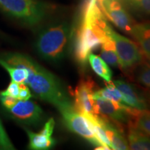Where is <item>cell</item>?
<instances>
[{
	"mask_svg": "<svg viewBox=\"0 0 150 150\" xmlns=\"http://www.w3.org/2000/svg\"><path fill=\"white\" fill-rule=\"evenodd\" d=\"M93 93V84L91 80L81 81L74 91L75 109L83 114H97Z\"/></svg>",
	"mask_w": 150,
	"mask_h": 150,
	"instance_id": "cell-9",
	"label": "cell"
},
{
	"mask_svg": "<svg viewBox=\"0 0 150 150\" xmlns=\"http://www.w3.org/2000/svg\"><path fill=\"white\" fill-rule=\"evenodd\" d=\"M137 79L142 85L150 88V63L142 65L137 74Z\"/></svg>",
	"mask_w": 150,
	"mask_h": 150,
	"instance_id": "cell-21",
	"label": "cell"
},
{
	"mask_svg": "<svg viewBox=\"0 0 150 150\" xmlns=\"http://www.w3.org/2000/svg\"><path fill=\"white\" fill-rule=\"evenodd\" d=\"M88 61L89 62L94 72L97 76L108 83L111 81L112 71L108 65L102 58L91 52L88 57Z\"/></svg>",
	"mask_w": 150,
	"mask_h": 150,
	"instance_id": "cell-15",
	"label": "cell"
},
{
	"mask_svg": "<svg viewBox=\"0 0 150 150\" xmlns=\"http://www.w3.org/2000/svg\"><path fill=\"white\" fill-rule=\"evenodd\" d=\"M31 97V90L27 84L20 83V92H19V100H28Z\"/></svg>",
	"mask_w": 150,
	"mask_h": 150,
	"instance_id": "cell-24",
	"label": "cell"
},
{
	"mask_svg": "<svg viewBox=\"0 0 150 150\" xmlns=\"http://www.w3.org/2000/svg\"><path fill=\"white\" fill-rule=\"evenodd\" d=\"M105 31L113 43L119 59L120 66L124 69H129L141 63L142 54L137 44L128 38L116 32L109 24Z\"/></svg>",
	"mask_w": 150,
	"mask_h": 150,
	"instance_id": "cell-5",
	"label": "cell"
},
{
	"mask_svg": "<svg viewBox=\"0 0 150 150\" xmlns=\"http://www.w3.org/2000/svg\"><path fill=\"white\" fill-rule=\"evenodd\" d=\"M18 100V99L14 98V97L0 95V102H1V104H2L7 110L10 109L11 107H13V106L16 104Z\"/></svg>",
	"mask_w": 150,
	"mask_h": 150,
	"instance_id": "cell-25",
	"label": "cell"
},
{
	"mask_svg": "<svg viewBox=\"0 0 150 150\" xmlns=\"http://www.w3.org/2000/svg\"><path fill=\"white\" fill-rule=\"evenodd\" d=\"M0 6L7 13L29 26H35L44 20L48 6L38 0H0Z\"/></svg>",
	"mask_w": 150,
	"mask_h": 150,
	"instance_id": "cell-3",
	"label": "cell"
},
{
	"mask_svg": "<svg viewBox=\"0 0 150 150\" xmlns=\"http://www.w3.org/2000/svg\"><path fill=\"white\" fill-rule=\"evenodd\" d=\"M97 3L106 18L124 32L130 34L134 23L121 0H97Z\"/></svg>",
	"mask_w": 150,
	"mask_h": 150,
	"instance_id": "cell-7",
	"label": "cell"
},
{
	"mask_svg": "<svg viewBox=\"0 0 150 150\" xmlns=\"http://www.w3.org/2000/svg\"><path fill=\"white\" fill-rule=\"evenodd\" d=\"M99 121L104 129L106 136L110 140L111 149L127 150L129 149V143L120 131L106 117L99 116Z\"/></svg>",
	"mask_w": 150,
	"mask_h": 150,
	"instance_id": "cell-12",
	"label": "cell"
},
{
	"mask_svg": "<svg viewBox=\"0 0 150 150\" xmlns=\"http://www.w3.org/2000/svg\"><path fill=\"white\" fill-rule=\"evenodd\" d=\"M101 47V58L108 65L113 67L120 65L119 59L116 53L115 47L111 40L108 38L102 43Z\"/></svg>",
	"mask_w": 150,
	"mask_h": 150,
	"instance_id": "cell-16",
	"label": "cell"
},
{
	"mask_svg": "<svg viewBox=\"0 0 150 150\" xmlns=\"http://www.w3.org/2000/svg\"><path fill=\"white\" fill-rule=\"evenodd\" d=\"M97 93L101 97H104L105 99H109V100L113 101V102L117 103L124 104L122 102V97L120 92L112 83L108 84V86H106L104 88L97 91Z\"/></svg>",
	"mask_w": 150,
	"mask_h": 150,
	"instance_id": "cell-20",
	"label": "cell"
},
{
	"mask_svg": "<svg viewBox=\"0 0 150 150\" xmlns=\"http://www.w3.org/2000/svg\"><path fill=\"white\" fill-rule=\"evenodd\" d=\"M72 36V29L67 22L53 24L39 34L35 48L43 59L56 63L64 58Z\"/></svg>",
	"mask_w": 150,
	"mask_h": 150,
	"instance_id": "cell-2",
	"label": "cell"
},
{
	"mask_svg": "<svg viewBox=\"0 0 150 150\" xmlns=\"http://www.w3.org/2000/svg\"><path fill=\"white\" fill-rule=\"evenodd\" d=\"M0 149L1 150H14L16 149L12 142L8 138L6 130L0 120Z\"/></svg>",
	"mask_w": 150,
	"mask_h": 150,
	"instance_id": "cell-22",
	"label": "cell"
},
{
	"mask_svg": "<svg viewBox=\"0 0 150 150\" xmlns=\"http://www.w3.org/2000/svg\"><path fill=\"white\" fill-rule=\"evenodd\" d=\"M130 35L136 39L142 53L150 61V22L134 24Z\"/></svg>",
	"mask_w": 150,
	"mask_h": 150,
	"instance_id": "cell-13",
	"label": "cell"
},
{
	"mask_svg": "<svg viewBox=\"0 0 150 150\" xmlns=\"http://www.w3.org/2000/svg\"><path fill=\"white\" fill-rule=\"evenodd\" d=\"M13 117L28 125H35L42 120L43 111L36 103L28 100H18L8 109Z\"/></svg>",
	"mask_w": 150,
	"mask_h": 150,
	"instance_id": "cell-8",
	"label": "cell"
},
{
	"mask_svg": "<svg viewBox=\"0 0 150 150\" xmlns=\"http://www.w3.org/2000/svg\"><path fill=\"white\" fill-rule=\"evenodd\" d=\"M0 57L11 65L27 69L29 74L24 83L40 99L54 105L57 109L71 103L56 76L29 56L7 53Z\"/></svg>",
	"mask_w": 150,
	"mask_h": 150,
	"instance_id": "cell-1",
	"label": "cell"
},
{
	"mask_svg": "<svg viewBox=\"0 0 150 150\" xmlns=\"http://www.w3.org/2000/svg\"><path fill=\"white\" fill-rule=\"evenodd\" d=\"M128 10L141 16H150V0H121Z\"/></svg>",
	"mask_w": 150,
	"mask_h": 150,
	"instance_id": "cell-18",
	"label": "cell"
},
{
	"mask_svg": "<svg viewBox=\"0 0 150 150\" xmlns=\"http://www.w3.org/2000/svg\"><path fill=\"white\" fill-rule=\"evenodd\" d=\"M58 110L61 113L63 123L70 131L88 141L95 146L97 149H109L95 136L87 117L75 109L72 103L65 104Z\"/></svg>",
	"mask_w": 150,
	"mask_h": 150,
	"instance_id": "cell-4",
	"label": "cell"
},
{
	"mask_svg": "<svg viewBox=\"0 0 150 150\" xmlns=\"http://www.w3.org/2000/svg\"><path fill=\"white\" fill-rule=\"evenodd\" d=\"M112 84L120 92L124 104L138 110H147L148 106L145 99L140 96L130 83L118 79L114 81Z\"/></svg>",
	"mask_w": 150,
	"mask_h": 150,
	"instance_id": "cell-11",
	"label": "cell"
},
{
	"mask_svg": "<svg viewBox=\"0 0 150 150\" xmlns=\"http://www.w3.org/2000/svg\"><path fill=\"white\" fill-rule=\"evenodd\" d=\"M19 92H20V83L11 81L6 89L0 93V95L14 97V98L18 99Z\"/></svg>",
	"mask_w": 150,
	"mask_h": 150,
	"instance_id": "cell-23",
	"label": "cell"
},
{
	"mask_svg": "<svg viewBox=\"0 0 150 150\" xmlns=\"http://www.w3.org/2000/svg\"><path fill=\"white\" fill-rule=\"evenodd\" d=\"M129 149L134 150H150V136L136 126H130L128 131Z\"/></svg>",
	"mask_w": 150,
	"mask_h": 150,
	"instance_id": "cell-14",
	"label": "cell"
},
{
	"mask_svg": "<svg viewBox=\"0 0 150 150\" xmlns=\"http://www.w3.org/2000/svg\"><path fill=\"white\" fill-rule=\"evenodd\" d=\"M135 117V126L150 136V111L140 110Z\"/></svg>",
	"mask_w": 150,
	"mask_h": 150,
	"instance_id": "cell-19",
	"label": "cell"
},
{
	"mask_svg": "<svg viewBox=\"0 0 150 150\" xmlns=\"http://www.w3.org/2000/svg\"><path fill=\"white\" fill-rule=\"evenodd\" d=\"M0 65L4 67L10 75L11 81L18 83H24L28 77L27 70L24 67H16L8 64L0 57Z\"/></svg>",
	"mask_w": 150,
	"mask_h": 150,
	"instance_id": "cell-17",
	"label": "cell"
},
{
	"mask_svg": "<svg viewBox=\"0 0 150 150\" xmlns=\"http://www.w3.org/2000/svg\"><path fill=\"white\" fill-rule=\"evenodd\" d=\"M93 98L97 114L100 113L104 117L120 123L129 122L131 116H136L139 111L126 104L105 99L98 95L97 91H94Z\"/></svg>",
	"mask_w": 150,
	"mask_h": 150,
	"instance_id": "cell-6",
	"label": "cell"
},
{
	"mask_svg": "<svg viewBox=\"0 0 150 150\" xmlns=\"http://www.w3.org/2000/svg\"><path fill=\"white\" fill-rule=\"evenodd\" d=\"M55 121L51 117L46 122L42 129L38 133H34L29 129H25L29 140V148L33 150L50 149L56 144V140L52 137Z\"/></svg>",
	"mask_w": 150,
	"mask_h": 150,
	"instance_id": "cell-10",
	"label": "cell"
}]
</instances>
